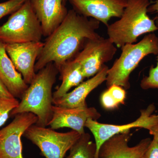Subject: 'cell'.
Segmentation results:
<instances>
[{
  "label": "cell",
  "instance_id": "cell-1",
  "mask_svg": "<svg viewBox=\"0 0 158 158\" xmlns=\"http://www.w3.org/2000/svg\"><path fill=\"white\" fill-rule=\"evenodd\" d=\"M100 23L80 15L73 9L68 10L63 21L44 42L35 64V72L50 63H54L58 69L63 63L74 59L88 39L100 36L96 32Z\"/></svg>",
  "mask_w": 158,
  "mask_h": 158
},
{
  "label": "cell",
  "instance_id": "cell-2",
  "mask_svg": "<svg viewBox=\"0 0 158 158\" xmlns=\"http://www.w3.org/2000/svg\"><path fill=\"white\" fill-rule=\"evenodd\" d=\"M59 70L54 63H49L38 71L24 93L17 107L10 116L24 113H31L37 117L36 124L46 127L52 116L53 86Z\"/></svg>",
  "mask_w": 158,
  "mask_h": 158
},
{
  "label": "cell",
  "instance_id": "cell-3",
  "mask_svg": "<svg viewBox=\"0 0 158 158\" xmlns=\"http://www.w3.org/2000/svg\"><path fill=\"white\" fill-rule=\"evenodd\" d=\"M151 0H127L119 19L107 27L108 38L117 48L134 44L140 36L157 31L155 22L148 15Z\"/></svg>",
  "mask_w": 158,
  "mask_h": 158
},
{
  "label": "cell",
  "instance_id": "cell-4",
  "mask_svg": "<svg viewBox=\"0 0 158 158\" xmlns=\"http://www.w3.org/2000/svg\"><path fill=\"white\" fill-rule=\"evenodd\" d=\"M120 57L109 69L106 84L124 89L130 88V76L141 60L150 54L158 55V37L154 33L145 35L137 44H127L121 48Z\"/></svg>",
  "mask_w": 158,
  "mask_h": 158
},
{
  "label": "cell",
  "instance_id": "cell-5",
  "mask_svg": "<svg viewBox=\"0 0 158 158\" xmlns=\"http://www.w3.org/2000/svg\"><path fill=\"white\" fill-rule=\"evenodd\" d=\"M43 36L41 24L30 0L11 14L0 27V41L5 44L40 41Z\"/></svg>",
  "mask_w": 158,
  "mask_h": 158
},
{
  "label": "cell",
  "instance_id": "cell-6",
  "mask_svg": "<svg viewBox=\"0 0 158 158\" xmlns=\"http://www.w3.org/2000/svg\"><path fill=\"white\" fill-rule=\"evenodd\" d=\"M81 135L73 130L58 132L36 124L30 127L23 135L38 147L45 158H64Z\"/></svg>",
  "mask_w": 158,
  "mask_h": 158
},
{
  "label": "cell",
  "instance_id": "cell-7",
  "mask_svg": "<svg viewBox=\"0 0 158 158\" xmlns=\"http://www.w3.org/2000/svg\"><path fill=\"white\" fill-rule=\"evenodd\" d=\"M117 48L109 38L99 37L88 39L81 51L74 59L81 67L86 78L94 76L105 63L113 59Z\"/></svg>",
  "mask_w": 158,
  "mask_h": 158
},
{
  "label": "cell",
  "instance_id": "cell-8",
  "mask_svg": "<svg viewBox=\"0 0 158 158\" xmlns=\"http://www.w3.org/2000/svg\"><path fill=\"white\" fill-rule=\"evenodd\" d=\"M155 109L153 104L149 105L147 109L141 110L140 117L135 121L121 125L104 124L92 118H88L85 127L90 130L95 139L96 148L95 158H99V151L102 145L115 135L130 131L133 128H143L150 131L158 124V116L152 115Z\"/></svg>",
  "mask_w": 158,
  "mask_h": 158
},
{
  "label": "cell",
  "instance_id": "cell-9",
  "mask_svg": "<svg viewBox=\"0 0 158 158\" xmlns=\"http://www.w3.org/2000/svg\"><path fill=\"white\" fill-rule=\"evenodd\" d=\"M37 121V116L33 113H20L14 116L10 124L0 130V158H24L22 136Z\"/></svg>",
  "mask_w": 158,
  "mask_h": 158
},
{
  "label": "cell",
  "instance_id": "cell-10",
  "mask_svg": "<svg viewBox=\"0 0 158 158\" xmlns=\"http://www.w3.org/2000/svg\"><path fill=\"white\" fill-rule=\"evenodd\" d=\"M44 45V42L41 41L5 44L8 56L28 85L31 84L36 75L35 64Z\"/></svg>",
  "mask_w": 158,
  "mask_h": 158
},
{
  "label": "cell",
  "instance_id": "cell-11",
  "mask_svg": "<svg viewBox=\"0 0 158 158\" xmlns=\"http://www.w3.org/2000/svg\"><path fill=\"white\" fill-rule=\"evenodd\" d=\"M77 13L98 21L107 27L112 18H120L127 0H68Z\"/></svg>",
  "mask_w": 158,
  "mask_h": 158
},
{
  "label": "cell",
  "instance_id": "cell-12",
  "mask_svg": "<svg viewBox=\"0 0 158 158\" xmlns=\"http://www.w3.org/2000/svg\"><path fill=\"white\" fill-rule=\"evenodd\" d=\"M52 116L48 126L57 130L61 128H70L81 135L85 133V123L89 118L97 120L101 116L95 108H65L53 105Z\"/></svg>",
  "mask_w": 158,
  "mask_h": 158
},
{
  "label": "cell",
  "instance_id": "cell-13",
  "mask_svg": "<svg viewBox=\"0 0 158 158\" xmlns=\"http://www.w3.org/2000/svg\"><path fill=\"white\" fill-rule=\"evenodd\" d=\"M131 135L130 131L110 138L100 148L99 158H145L151 139L145 138L135 146L130 147L128 142Z\"/></svg>",
  "mask_w": 158,
  "mask_h": 158
},
{
  "label": "cell",
  "instance_id": "cell-14",
  "mask_svg": "<svg viewBox=\"0 0 158 158\" xmlns=\"http://www.w3.org/2000/svg\"><path fill=\"white\" fill-rule=\"evenodd\" d=\"M41 24L43 35L47 37L61 23L68 10L65 0H30Z\"/></svg>",
  "mask_w": 158,
  "mask_h": 158
},
{
  "label": "cell",
  "instance_id": "cell-15",
  "mask_svg": "<svg viewBox=\"0 0 158 158\" xmlns=\"http://www.w3.org/2000/svg\"><path fill=\"white\" fill-rule=\"evenodd\" d=\"M109 69L106 65H104L95 75L82 82L73 91L59 98H53V105L71 108L86 106V98L92 90L106 81Z\"/></svg>",
  "mask_w": 158,
  "mask_h": 158
},
{
  "label": "cell",
  "instance_id": "cell-16",
  "mask_svg": "<svg viewBox=\"0 0 158 158\" xmlns=\"http://www.w3.org/2000/svg\"><path fill=\"white\" fill-rule=\"evenodd\" d=\"M0 79L15 98L21 99L29 85L15 67L6 49L5 44L0 41Z\"/></svg>",
  "mask_w": 158,
  "mask_h": 158
},
{
  "label": "cell",
  "instance_id": "cell-17",
  "mask_svg": "<svg viewBox=\"0 0 158 158\" xmlns=\"http://www.w3.org/2000/svg\"><path fill=\"white\" fill-rule=\"evenodd\" d=\"M58 70L62 83L53 93V98L63 96L71 88L81 84L85 78L81 65L74 59L63 63Z\"/></svg>",
  "mask_w": 158,
  "mask_h": 158
},
{
  "label": "cell",
  "instance_id": "cell-18",
  "mask_svg": "<svg viewBox=\"0 0 158 158\" xmlns=\"http://www.w3.org/2000/svg\"><path fill=\"white\" fill-rule=\"evenodd\" d=\"M96 149V144L90 140V135L85 133L71 148L67 158H95Z\"/></svg>",
  "mask_w": 158,
  "mask_h": 158
},
{
  "label": "cell",
  "instance_id": "cell-19",
  "mask_svg": "<svg viewBox=\"0 0 158 158\" xmlns=\"http://www.w3.org/2000/svg\"><path fill=\"white\" fill-rule=\"evenodd\" d=\"M19 103V101L15 98H0V127L5 124L10 116L11 111L17 107Z\"/></svg>",
  "mask_w": 158,
  "mask_h": 158
},
{
  "label": "cell",
  "instance_id": "cell-20",
  "mask_svg": "<svg viewBox=\"0 0 158 158\" xmlns=\"http://www.w3.org/2000/svg\"><path fill=\"white\" fill-rule=\"evenodd\" d=\"M157 65L155 67L152 66L150 69L148 76L143 77L141 81V88L144 90L158 89V55L157 57Z\"/></svg>",
  "mask_w": 158,
  "mask_h": 158
},
{
  "label": "cell",
  "instance_id": "cell-21",
  "mask_svg": "<svg viewBox=\"0 0 158 158\" xmlns=\"http://www.w3.org/2000/svg\"><path fill=\"white\" fill-rule=\"evenodd\" d=\"M27 1L28 0H9L0 3V19L16 11Z\"/></svg>",
  "mask_w": 158,
  "mask_h": 158
},
{
  "label": "cell",
  "instance_id": "cell-22",
  "mask_svg": "<svg viewBox=\"0 0 158 158\" xmlns=\"http://www.w3.org/2000/svg\"><path fill=\"white\" fill-rule=\"evenodd\" d=\"M108 90L118 104L124 102L126 95L124 88L119 85H113L108 88Z\"/></svg>",
  "mask_w": 158,
  "mask_h": 158
},
{
  "label": "cell",
  "instance_id": "cell-23",
  "mask_svg": "<svg viewBox=\"0 0 158 158\" xmlns=\"http://www.w3.org/2000/svg\"><path fill=\"white\" fill-rule=\"evenodd\" d=\"M101 102L103 106L107 110L115 109L119 105L108 90H106L102 94Z\"/></svg>",
  "mask_w": 158,
  "mask_h": 158
},
{
  "label": "cell",
  "instance_id": "cell-24",
  "mask_svg": "<svg viewBox=\"0 0 158 158\" xmlns=\"http://www.w3.org/2000/svg\"><path fill=\"white\" fill-rule=\"evenodd\" d=\"M145 158H158V143L154 139L150 144Z\"/></svg>",
  "mask_w": 158,
  "mask_h": 158
},
{
  "label": "cell",
  "instance_id": "cell-25",
  "mask_svg": "<svg viewBox=\"0 0 158 158\" xmlns=\"http://www.w3.org/2000/svg\"><path fill=\"white\" fill-rule=\"evenodd\" d=\"M0 98H13V95L10 93L3 82L0 79Z\"/></svg>",
  "mask_w": 158,
  "mask_h": 158
},
{
  "label": "cell",
  "instance_id": "cell-26",
  "mask_svg": "<svg viewBox=\"0 0 158 158\" xmlns=\"http://www.w3.org/2000/svg\"><path fill=\"white\" fill-rule=\"evenodd\" d=\"M148 13H157V15L154 18V20H158V0H156L154 2L151 4L147 10Z\"/></svg>",
  "mask_w": 158,
  "mask_h": 158
},
{
  "label": "cell",
  "instance_id": "cell-27",
  "mask_svg": "<svg viewBox=\"0 0 158 158\" xmlns=\"http://www.w3.org/2000/svg\"><path fill=\"white\" fill-rule=\"evenodd\" d=\"M149 131L150 135L153 136V139L158 143V124L153 127Z\"/></svg>",
  "mask_w": 158,
  "mask_h": 158
},
{
  "label": "cell",
  "instance_id": "cell-28",
  "mask_svg": "<svg viewBox=\"0 0 158 158\" xmlns=\"http://www.w3.org/2000/svg\"><path fill=\"white\" fill-rule=\"evenodd\" d=\"M155 22L156 25V26L157 27L158 29V20H156L155 21Z\"/></svg>",
  "mask_w": 158,
  "mask_h": 158
},
{
  "label": "cell",
  "instance_id": "cell-29",
  "mask_svg": "<svg viewBox=\"0 0 158 158\" xmlns=\"http://www.w3.org/2000/svg\"><path fill=\"white\" fill-rule=\"evenodd\" d=\"M157 116H158V115H157Z\"/></svg>",
  "mask_w": 158,
  "mask_h": 158
}]
</instances>
